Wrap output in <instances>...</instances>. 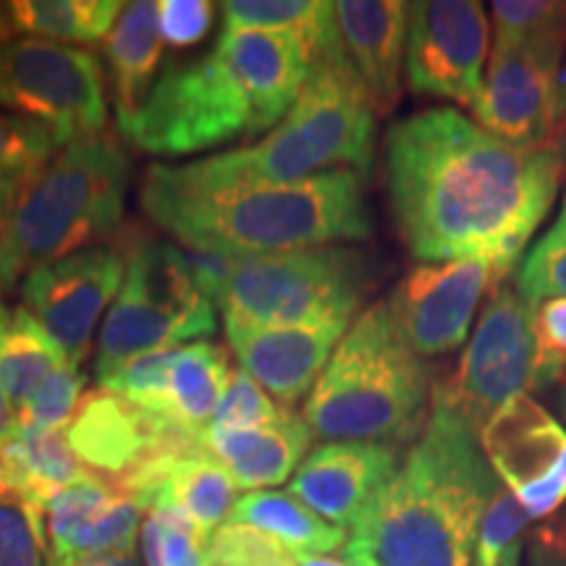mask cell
<instances>
[{"label":"cell","mask_w":566,"mask_h":566,"mask_svg":"<svg viewBox=\"0 0 566 566\" xmlns=\"http://www.w3.org/2000/svg\"><path fill=\"white\" fill-rule=\"evenodd\" d=\"M556 147L520 150L457 108L401 118L386 137L396 229L422 263L485 260L509 275L554 205Z\"/></svg>","instance_id":"cell-1"},{"label":"cell","mask_w":566,"mask_h":566,"mask_svg":"<svg viewBox=\"0 0 566 566\" xmlns=\"http://www.w3.org/2000/svg\"><path fill=\"white\" fill-rule=\"evenodd\" d=\"M139 205L181 247L231 258L315 250L370 237L365 174L338 168L292 184L216 179L197 163L145 171Z\"/></svg>","instance_id":"cell-2"},{"label":"cell","mask_w":566,"mask_h":566,"mask_svg":"<svg viewBox=\"0 0 566 566\" xmlns=\"http://www.w3.org/2000/svg\"><path fill=\"white\" fill-rule=\"evenodd\" d=\"M501 480L462 417L433 399L391 483L352 527V566H472Z\"/></svg>","instance_id":"cell-3"},{"label":"cell","mask_w":566,"mask_h":566,"mask_svg":"<svg viewBox=\"0 0 566 566\" xmlns=\"http://www.w3.org/2000/svg\"><path fill=\"white\" fill-rule=\"evenodd\" d=\"M433 380L396 328L386 302L349 325L304 405L310 433L323 441L412 443L428 424Z\"/></svg>","instance_id":"cell-4"},{"label":"cell","mask_w":566,"mask_h":566,"mask_svg":"<svg viewBox=\"0 0 566 566\" xmlns=\"http://www.w3.org/2000/svg\"><path fill=\"white\" fill-rule=\"evenodd\" d=\"M132 163L111 134L71 142L21 184L0 242L21 271L101 247L122 229Z\"/></svg>","instance_id":"cell-5"},{"label":"cell","mask_w":566,"mask_h":566,"mask_svg":"<svg viewBox=\"0 0 566 566\" xmlns=\"http://www.w3.org/2000/svg\"><path fill=\"white\" fill-rule=\"evenodd\" d=\"M375 113L349 59L313 63L292 111L265 139L212 158L195 160L216 179L292 184L373 163Z\"/></svg>","instance_id":"cell-6"},{"label":"cell","mask_w":566,"mask_h":566,"mask_svg":"<svg viewBox=\"0 0 566 566\" xmlns=\"http://www.w3.org/2000/svg\"><path fill=\"white\" fill-rule=\"evenodd\" d=\"M124 286L97 336V380L153 349L212 336L216 304L197 289L184 247L134 231L122 239Z\"/></svg>","instance_id":"cell-7"},{"label":"cell","mask_w":566,"mask_h":566,"mask_svg":"<svg viewBox=\"0 0 566 566\" xmlns=\"http://www.w3.org/2000/svg\"><path fill=\"white\" fill-rule=\"evenodd\" d=\"M367 281V258L349 247L244 254L233 260L221 310L223 317L271 328L352 323Z\"/></svg>","instance_id":"cell-8"},{"label":"cell","mask_w":566,"mask_h":566,"mask_svg":"<svg viewBox=\"0 0 566 566\" xmlns=\"http://www.w3.org/2000/svg\"><path fill=\"white\" fill-rule=\"evenodd\" d=\"M116 126L126 142L160 158H181L258 134L250 97L218 51L168 69L147 101L116 118Z\"/></svg>","instance_id":"cell-9"},{"label":"cell","mask_w":566,"mask_h":566,"mask_svg":"<svg viewBox=\"0 0 566 566\" xmlns=\"http://www.w3.org/2000/svg\"><path fill=\"white\" fill-rule=\"evenodd\" d=\"M0 108L38 124L59 147L103 134V63L92 51L63 42L9 40L0 48Z\"/></svg>","instance_id":"cell-10"},{"label":"cell","mask_w":566,"mask_h":566,"mask_svg":"<svg viewBox=\"0 0 566 566\" xmlns=\"http://www.w3.org/2000/svg\"><path fill=\"white\" fill-rule=\"evenodd\" d=\"M541 388V354L535 338V304L499 283L464 346L457 373L433 386V399L462 417L480 436L483 424L516 396Z\"/></svg>","instance_id":"cell-11"},{"label":"cell","mask_w":566,"mask_h":566,"mask_svg":"<svg viewBox=\"0 0 566 566\" xmlns=\"http://www.w3.org/2000/svg\"><path fill=\"white\" fill-rule=\"evenodd\" d=\"M564 63L566 40L493 42L475 122L520 150L554 147L566 124Z\"/></svg>","instance_id":"cell-12"},{"label":"cell","mask_w":566,"mask_h":566,"mask_svg":"<svg viewBox=\"0 0 566 566\" xmlns=\"http://www.w3.org/2000/svg\"><path fill=\"white\" fill-rule=\"evenodd\" d=\"M407 87L415 95L475 108L491 59L485 6L475 0H420L407 3Z\"/></svg>","instance_id":"cell-13"},{"label":"cell","mask_w":566,"mask_h":566,"mask_svg":"<svg viewBox=\"0 0 566 566\" xmlns=\"http://www.w3.org/2000/svg\"><path fill=\"white\" fill-rule=\"evenodd\" d=\"M126 252L122 244H101L69 258L32 268L21 286L24 310L51 334L69 365L87 359L92 336L105 307L124 286Z\"/></svg>","instance_id":"cell-14"},{"label":"cell","mask_w":566,"mask_h":566,"mask_svg":"<svg viewBox=\"0 0 566 566\" xmlns=\"http://www.w3.org/2000/svg\"><path fill=\"white\" fill-rule=\"evenodd\" d=\"M480 449L533 522L566 504V430L530 394L516 396L480 430Z\"/></svg>","instance_id":"cell-15"},{"label":"cell","mask_w":566,"mask_h":566,"mask_svg":"<svg viewBox=\"0 0 566 566\" xmlns=\"http://www.w3.org/2000/svg\"><path fill=\"white\" fill-rule=\"evenodd\" d=\"M504 281L485 260L420 263L396 283L386 304L415 354L441 357L464 346L480 300Z\"/></svg>","instance_id":"cell-16"},{"label":"cell","mask_w":566,"mask_h":566,"mask_svg":"<svg viewBox=\"0 0 566 566\" xmlns=\"http://www.w3.org/2000/svg\"><path fill=\"white\" fill-rule=\"evenodd\" d=\"M66 438L84 470L97 472V478L111 485H118L155 457L200 449L195 436L105 388L82 396Z\"/></svg>","instance_id":"cell-17"},{"label":"cell","mask_w":566,"mask_h":566,"mask_svg":"<svg viewBox=\"0 0 566 566\" xmlns=\"http://www.w3.org/2000/svg\"><path fill=\"white\" fill-rule=\"evenodd\" d=\"M405 459L399 446L375 441H325L294 472L289 493L336 527H354Z\"/></svg>","instance_id":"cell-18"},{"label":"cell","mask_w":566,"mask_h":566,"mask_svg":"<svg viewBox=\"0 0 566 566\" xmlns=\"http://www.w3.org/2000/svg\"><path fill=\"white\" fill-rule=\"evenodd\" d=\"M226 338L242 370L265 386L281 405H296L313 391L352 323L271 328L223 317Z\"/></svg>","instance_id":"cell-19"},{"label":"cell","mask_w":566,"mask_h":566,"mask_svg":"<svg viewBox=\"0 0 566 566\" xmlns=\"http://www.w3.org/2000/svg\"><path fill=\"white\" fill-rule=\"evenodd\" d=\"M142 509L111 483L84 475L63 488L45 509V537L51 562L126 554L137 546Z\"/></svg>","instance_id":"cell-20"},{"label":"cell","mask_w":566,"mask_h":566,"mask_svg":"<svg viewBox=\"0 0 566 566\" xmlns=\"http://www.w3.org/2000/svg\"><path fill=\"white\" fill-rule=\"evenodd\" d=\"M113 488L147 512L166 509L187 516L205 537H212L229 522L231 509L239 501L233 478L200 449L155 457Z\"/></svg>","instance_id":"cell-21"},{"label":"cell","mask_w":566,"mask_h":566,"mask_svg":"<svg viewBox=\"0 0 566 566\" xmlns=\"http://www.w3.org/2000/svg\"><path fill=\"white\" fill-rule=\"evenodd\" d=\"M250 97L258 134L281 124L304 90L313 53L300 34L271 30H226L216 42Z\"/></svg>","instance_id":"cell-22"},{"label":"cell","mask_w":566,"mask_h":566,"mask_svg":"<svg viewBox=\"0 0 566 566\" xmlns=\"http://www.w3.org/2000/svg\"><path fill=\"white\" fill-rule=\"evenodd\" d=\"M336 27L346 59L363 82L375 116H388L401 95L407 53V3L399 0H338Z\"/></svg>","instance_id":"cell-23"},{"label":"cell","mask_w":566,"mask_h":566,"mask_svg":"<svg viewBox=\"0 0 566 566\" xmlns=\"http://www.w3.org/2000/svg\"><path fill=\"white\" fill-rule=\"evenodd\" d=\"M310 433L304 417L286 412L279 422L250 430H212L197 436L202 454L216 459L239 488L263 491L281 485L300 470L307 454Z\"/></svg>","instance_id":"cell-24"},{"label":"cell","mask_w":566,"mask_h":566,"mask_svg":"<svg viewBox=\"0 0 566 566\" xmlns=\"http://www.w3.org/2000/svg\"><path fill=\"white\" fill-rule=\"evenodd\" d=\"M87 475L71 451L66 430H34L19 424L0 443V499H13L45 520V509L63 488Z\"/></svg>","instance_id":"cell-25"},{"label":"cell","mask_w":566,"mask_h":566,"mask_svg":"<svg viewBox=\"0 0 566 566\" xmlns=\"http://www.w3.org/2000/svg\"><path fill=\"white\" fill-rule=\"evenodd\" d=\"M105 59L111 66L116 118L129 116L147 101L163 59V38L155 0L126 3L116 27L105 38Z\"/></svg>","instance_id":"cell-26"},{"label":"cell","mask_w":566,"mask_h":566,"mask_svg":"<svg viewBox=\"0 0 566 566\" xmlns=\"http://www.w3.org/2000/svg\"><path fill=\"white\" fill-rule=\"evenodd\" d=\"M226 525L258 530L268 541L286 551L294 562L310 556H325L346 546L344 527L331 525L300 499L283 491H252L237 501Z\"/></svg>","instance_id":"cell-27"},{"label":"cell","mask_w":566,"mask_h":566,"mask_svg":"<svg viewBox=\"0 0 566 566\" xmlns=\"http://www.w3.org/2000/svg\"><path fill=\"white\" fill-rule=\"evenodd\" d=\"M229 378V354L218 344L195 342L176 346L168 375V422L184 433L200 436L216 417Z\"/></svg>","instance_id":"cell-28"},{"label":"cell","mask_w":566,"mask_h":566,"mask_svg":"<svg viewBox=\"0 0 566 566\" xmlns=\"http://www.w3.org/2000/svg\"><path fill=\"white\" fill-rule=\"evenodd\" d=\"M66 354L24 307L0 304V388L19 415L48 375L66 365Z\"/></svg>","instance_id":"cell-29"},{"label":"cell","mask_w":566,"mask_h":566,"mask_svg":"<svg viewBox=\"0 0 566 566\" xmlns=\"http://www.w3.org/2000/svg\"><path fill=\"white\" fill-rule=\"evenodd\" d=\"M126 3L116 0H13L6 3L11 30L51 42H101Z\"/></svg>","instance_id":"cell-30"},{"label":"cell","mask_w":566,"mask_h":566,"mask_svg":"<svg viewBox=\"0 0 566 566\" xmlns=\"http://www.w3.org/2000/svg\"><path fill=\"white\" fill-rule=\"evenodd\" d=\"M516 292L530 304L566 296V195L554 221L522 258Z\"/></svg>","instance_id":"cell-31"},{"label":"cell","mask_w":566,"mask_h":566,"mask_svg":"<svg viewBox=\"0 0 566 566\" xmlns=\"http://www.w3.org/2000/svg\"><path fill=\"white\" fill-rule=\"evenodd\" d=\"M208 541L187 516L155 509L142 525L147 566H210Z\"/></svg>","instance_id":"cell-32"},{"label":"cell","mask_w":566,"mask_h":566,"mask_svg":"<svg viewBox=\"0 0 566 566\" xmlns=\"http://www.w3.org/2000/svg\"><path fill=\"white\" fill-rule=\"evenodd\" d=\"M174 354L176 346L139 354V357L129 359L124 367H118L116 373L101 380V388L122 396V399L132 401L134 407L145 409V412L168 420V375H171Z\"/></svg>","instance_id":"cell-33"},{"label":"cell","mask_w":566,"mask_h":566,"mask_svg":"<svg viewBox=\"0 0 566 566\" xmlns=\"http://www.w3.org/2000/svg\"><path fill=\"white\" fill-rule=\"evenodd\" d=\"M493 34L504 42L566 40V3L562 0H495L491 3Z\"/></svg>","instance_id":"cell-34"},{"label":"cell","mask_w":566,"mask_h":566,"mask_svg":"<svg viewBox=\"0 0 566 566\" xmlns=\"http://www.w3.org/2000/svg\"><path fill=\"white\" fill-rule=\"evenodd\" d=\"M84 384L87 378L80 373V367L69 363L61 365L19 409V424L34 430H66L82 401Z\"/></svg>","instance_id":"cell-35"},{"label":"cell","mask_w":566,"mask_h":566,"mask_svg":"<svg viewBox=\"0 0 566 566\" xmlns=\"http://www.w3.org/2000/svg\"><path fill=\"white\" fill-rule=\"evenodd\" d=\"M533 525L525 509L514 501V495L504 485L493 495L488 506L483 527H480V541L472 566H504L506 556L514 548L525 546L527 530Z\"/></svg>","instance_id":"cell-36"},{"label":"cell","mask_w":566,"mask_h":566,"mask_svg":"<svg viewBox=\"0 0 566 566\" xmlns=\"http://www.w3.org/2000/svg\"><path fill=\"white\" fill-rule=\"evenodd\" d=\"M289 409L275 405L258 380L250 373L237 367L231 370L229 386L218 405V412L212 417L208 428L212 430H250V428H263V424L279 422Z\"/></svg>","instance_id":"cell-37"},{"label":"cell","mask_w":566,"mask_h":566,"mask_svg":"<svg viewBox=\"0 0 566 566\" xmlns=\"http://www.w3.org/2000/svg\"><path fill=\"white\" fill-rule=\"evenodd\" d=\"M55 142L38 124L0 111V176L30 179L53 158Z\"/></svg>","instance_id":"cell-38"},{"label":"cell","mask_w":566,"mask_h":566,"mask_svg":"<svg viewBox=\"0 0 566 566\" xmlns=\"http://www.w3.org/2000/svg\"><path fill=\"white\" fill-rule=\"evenodd\" d=\"M45 525L13 499H0V566H42Z\"/></svg>","instance_id":"cell-39"},{"label":"cell","mask_w":566,"mask_h":566,"mask_svg":"<svg viewBox=\"0 0 566 566\" xmlns=\"http://www.w3.org/2000/svg\"><path fill=\"white\" fill-rule=\"evenodd\" d=\"M535 338L541 354V388L566 380V296L535 304Z\"/></svg>","instance_id":"cell-40"},{"label":"cell","mask_w":566,"mask_h":566,"mask_svg":"<svg viewBox=\"0 0 566 566\" xmlns=\"http://www.w3.org/2000/svg\"><path fill=\"white\" fill-rule=\"evenodd\" d=\"M212 17H216V3L210 0H160V38L176 51L200 45L208 38Z\"/></svg>","instance_id":"cell-41"},{"label":"cell","mask_w":566,"mask_h":566,"mask_svg":"<svg viewBox=\"0 0 566 566\" xmlns=\"http://www.w3.org/2000/svg\"><path fill=\"white\" fill-rule=\"evenodd\" d=\"M184 254H187L189 271L195 275L197 289H200L212 304L221 307L226 283L231 279L233 260L237 258H231V254L208 252V250H192V247H184Z\"/></svg>","instance_id":"cell-42"},{"label":"cell","mask_w":566,"mask_h":566,"mask_svg":"<svg viewBox=\"0 0 566 566\" xmlns=\"http://www.w3.org/2000/svg\"><path fill=\"white\" fill-rule=\"evenodd\" d=\"M522 566H566L562 527L543 525L527 535Z\"/></svg>","instance_id":"cell-43"},{"label":"cell","mask_w":566,"mask_h":566,"mask_svg":"<svg viewBox=\"0 0 566 566\" xmlns=\"http://www.w3.org/2000/svg\"><path fill=\"white\" fill-rule=\"evenodd\" d=\"M21 184H24V179H17V176H0V237H3L6 223H9L13 205H17Z\"/></svg>","instance_id":"cell-44"},{"label":"cell","mask_w":566,"mask_h":566,"mask_svg":"<svg viewBox=\"0 0 566 566\" xmlns=\"http://www.w3.org/2000/svg\"><path fill=\"white\" fill-rule=\"evenodd\" d=\"M48 566H142L139 558L134 556V551H126V554H108V556H92V558H80V562H51Z\"/></svg>","instance_id":"cell-45"},{"label":"cell","mask_w":566,"mask_h":566,"mask_svg":"<svg viewBox=\"0 0 566 566\" xmlns=\"http://www.w3.org/2000/svg\"><path fill=\"white\" fill-rule=\"evenodd\" d=\"M21 273V268L13 254L6 250V244L0 242V304H3V296L11 292L13 283H17V275Z\"/></svg>","instance_id":"cell-46"},{"label":"cell","mask_w":566,"mask_h":566,"mask_svg":"<svg viewBox=\"0 0 566 566\" xmlns=\"http://www.w3.org/2000/svg\"><path fill=\"white\" fill-rule=\"evenodd\" d=\"M17 428H19L17 412H13V407L9 405V399H6L3 388H0V443L9 441V438L17 433Z\"/></svg>","instance_id":"cell-47"},{"label":"cell","mask_w":566,"mask_h":566,"mask_svg":"<svg viewBox=\"0 0 566 566\" xmlns=\"http://www.w3.org/2000/svg\"><path fill=\"white\" fill-rule=\"evenodd\" d=\"M296 566H352V564L342 562V558H331V556H310V558H300Z\"/></svg>","instance_id":"cell-48"},{"label":"cell","mask_w":566,"mask_h":566,"mask_svg":"<svg viewBox=\"0 0 566 566\" xmlns=\"http://www.w3.org/2000/svg\"><path fill=\"white\" fill-rule=\"evenodd\" d=\"M556 153H558V158H562V163L566 166V124H564V129H562V134H558V139H556Z\"/></svg>","instance_id":"cell-49"},{"label":"cell","mask_w":566,"mask_h":566,"mask_svg":"<svg viewBox=\"0 0 566 566\" xmlns=\"http://www.w3.org/2000/svg\"><path fill=\"white\" fill-rule=\"evenodd\" d=\"M558 407H562V415H564V420H566V386L562 388V394H558Z\"/></svg>","instance_id":"cell-50"},{"label":"cell","mask_w":566,"mask_h":566,"mask_svg":"<svg viewBox=\"0 0 566 566\" xmlns=\"http://www.w3.org/2000/svg\"><path fill=\"white\" fill-rule=\"evenodd\" d=\"M562 537H564V546H566V516H564V522H562Z\"/></svg>","instance_id":"cell-51"},{"label":"cell","mask_w":566,"mask_h":566,"mask_svg":"<svg viewBox=\"0 0 566 566\" xmlns=\"http://www.w3.org/2000/svg\"><path fill=\"white\" fill-rule=\"evenodd\" d=\"M564 95H566V63H564Z\"/></svg>","instance_id":"cell-52"}]
</instances>
